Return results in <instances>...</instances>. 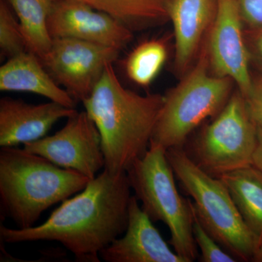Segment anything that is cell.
Instances as JSON below:
<instances>
[{
    "mask_svg": "<svg viewBox=\"0 0 262 262\" xmlns=\"http://www.w3.org/2000/svg\"><path fill=\"white\" fill-rule=\"evenodd\" d=\"M130 190L126 172L103 170L79 194L62 202L42 225L22 229L0 226L2 241H55L77 261L99 262L101 251L126 231Z\"/></svg>",
    "mask_w": 262,
    "mask_h": 262,
    "instance_id": "cell-1",
    "label": "cell"
},
{
    "mask_svg": "<svg viewBox=\"0 0 262 262\" xmlns=\"http://www.w3.org/2000/svg\"><path fill=\"white\" fill-rule=\"evenodd\" d=\"M165 96H142L124 88L113 63L106 67L92 94L82 103L101 138L105 168L126 172L149 149Z\"/></svg>",
    "mask_w": 262,
    "mask_h": 262,
    "instance_id": "cell-2",
    "label": "cell"
},
{
    "mask_svg": "<svg viewBox=\"0 0 262 262\" xmlns=\"http://www.w3.org/2000/svg\"><path fill=\"white\" fill-rule=\"evenodd\" d=\"M91 179L16 146L0 149V213L18 229L35 226L50 207L83 190Z\"/></svg>",
    "mask_w": 262,
    "mask_h": 262,
    "instance_id": "cell-3",
    "label": "cell"
},
{
    "mask_svg": "<svg viewBox=\"0 0 262 262\" xmlns=\"http://www.w3.org/2000/svg\"><path fill=\"white\" fill-rule=\"evenodd\" d=\"M166 158L207 232L236 259L252 261L259 237L246 225L225 183L202 170L184 147L169 148Z\"/></svg>",
    "mask_w": 262,
    "mask_h": 262,
    "instance_id": "cell-4",
    "label": "cell"
},
{
    "mask_svg": "<svg viewBox=\"0 0 262 262\" xmlns=\"http://www.w3.org/2000/svg\"><path fill=\"white\" fill-rule=\"evenodd\" d=\"M233 80L213 75L210 67L208 37L194 64L165 96L151 144L165 150L184 147L189 135L208 117H215L233 93Z\"/></svg>",
    "mask_w": 262,
    "mask_h": 262,
    "instance_id": "cell-5",
    "label": "cell"
},
{
    "mask_svg": "<svg viewBox=\"0 0 262 262\" xmlns=\"http://www.w3.org/2000/svg\"><path fill=\"white\" fill-rule=\"evenodd\" d=\"M134 196L153 222H162L170 233L169 244L186 262L198 256L193 237L192 202L179 193L175 175L166 158V150L150 143L146 154L126 171Z\"/></svg>",
    "mask_w": 262,
    "mask_h": 262,
    "instance_id": "cell-6",
    "label": "cell"
},
{
    "mask_svg": "<svg viewBox=\"0 0 262 262\" xmlns=\"http://www.w3.org/2000/svg\"><path fill=\"white\" fill-rule=\"evenodd\" d=\"M257 141V126L237 90L213 121L200 133L189 151H185L202 170L219 178L252 165Z\"/></svg>",
    "mask_w": 262,
    "mask_h": 262,
    "instance_id": "cell-7",
    "label": "cell"
},
{
    "mask_svg": "<svg viewBox=\"0 0 262 262\" xmlns=\"http://www.w3.org/2000/svg\"><path fill=\"white\" fill-rule=\"evenodd\" d=\"M120 52L75 38H53L42 63L57 83L77 102H83L92 94L106 67L117 61Z\"/></svg>",
    "mask_w": 262,
    "mask_h": 262,
    "instance_id": "cell-8",
    "label": "cell"
},
{
    "mask_svg": "<svg viewBox=\"0 0 262 262\" xmlns=\"http://www.w3.org/2000/svg\"><path fill=\"white\" fill-rule=\"evenodd\" d=\"M23 148L91 180L105 168L101 135L85 111L68 117L64 126L53 135L27 143Z\"/></svg>",
    "mask_w": 262,
    "mask_h": 262,
    "instance_id": "cell-9",
    "label": "cell"
},
{
    "mask_svg": "<svg viewBox=\"0 0 262 262\" xmlns=\"http://www.w3.org/2000/svg\"><path fill=\"white\" fill-rule=\"evenodd\" d=\"M244 27L237 0H217L216 15L208 35L211 72L232 79L245 98L251 91L253 77Z\"/></svg>",
    "mask_w": 262,
    "mask_h": 262,
    "instance_id": "cell-10",
    "label": "cell"
},
{
    "mask_svg": "<svg viewBox=\"0 0 262 262\" xmlns=\"http://www.w3.org/2000/svg\"><path fill=\"white\" fill-rule=\"evenodd\" d=\"M53 38H75L121 51L134 32L107 13L77 0H58L48 19Z\"/></svg>",
    "mask_w": 262,
    "mask_h": 262,
    "instance_id": "cell-11",
    "label": "cell"
},
{
    "mask_svg": "<svg viewBox=\"0 0 262 262\" xmlns=\"http://www.w3.org/2000/svg\"><path fill=\"white\" fill-rule=\"evenodd\" d=\"M100 258L106 262H186L170 249L134 195L126 231L101 251Z\"/></svg>",
    "mask_w": 262,
    "mask_h": 262,
    "instance_id": "cell-12",
    "label": "cell"
},
{
    "mask_svg": "<svg viewBox=\"0 0 262 262\" xmlns=\"http://www.w3.org/2000/svg\"><path fill=\"white\" fill-rule=\"evenodd\" d=\"M77 113L61 103L50 101L32 104L20 99L0 100V146H16L42 139L58 120Z\"/></svg>",
    "mask_w": 262,
    "mask_h": 262,
    "instance_id": "cell-13",
    "label": "cell"
},
{
    "mask_svg": "<svg viewBox=\"0 0 262 262\" xmlns=\"http://www.w3.org/2000/svg\"><path fill=\"white\" fill-rule=\"evenodd\" d=\"M217 0H170L175 37L174 71L183 77L195 62L214 22Z\"/></svg>",
    "mask_w": 262,
    "mask_h": 262,
    "instance_id": "cell-14",
    "label": "cell"
},
{
    "mask_svg": "<svg viewBox=\"0 0 262 262\" xmlns=\"http://www.w3.org/2000/svg\"><path fill=\"white\" fill-rule=\"evenodd\" d=\"M1 91L32 93L75 108L77 101L66 90L61 89L34 53L24 52L8 58L0 67Z\"/></svg>",
    "mask_w": 262,
    "mask_h": 262,
    "instance_id": "cell-15",
    "label": "cell"
},
{
    "mask_svg": "<svg viewBox=\"0 0 262 262\" xmlns=\"http://www.w3.org/2000/svg\"><path fill=\"white\" fill-rule=\"evenodd\" d=\"M107 13L130 29L140 32L170 20V0H77Z\"/></svg>",
    "mask_w": 262,
    "mask_h": 262,
    "instance_id": "cell-16",
    "label": "cell"
},
{
    "mask_svg": "<svg viewBox=\"0 0 262 262\" xmlns=\"http://www.w3.org/2000/svg\"><path fill=\"white\" fill-rule=\"evenodd\" d=\"M225 183L246 225L262 236V173L253 165L223 174Z\"/></svg>",
    "mask_w": 262,
    "mask_h": 262,
    "instance_id": "cell-17",
    "label": "cell"
},
{
    "mask_svg": "<svg viewBox=\"0 0 262 262\" xmlns=\"http://www.w3.org/2000/svg\"><path fill=\"white\" fill-rule=\"evenodd\" d=\"M58 0H8L21 27L27 49L42 61L53 42L48 19Z\"/></svg>",
    "mask_w": 262,
    "mask_h": 262,
    "instance_id": "cell-18",
    "label": "cell"
},
{
    "mask_svg": "<svg viewBox=\"0 0 262 262\" xmlns=\"http://www.w3.org/2000/svg\"><path fill=\"white\" fill-rule=\"evenodd\" d=\"M168 57L166 43L161 39H152L136 46L125 61V71L132 82L148 87L156 78Z\"/></svg>",
    "mask_w": 262,
    "mask_h": 262,
    "instance_id": "cell-19",
    "label": "cell"
},
{
    "mask_svg": "<svg viewBox=\"0 0 262 262\" xmlns=\"http://www.w3.org/2000/svg\"><path fill=\"white\" fill-rule=\"evenodd\" d=\"M0 50L8 59L29 51L18 19L5 0L0 2Z\"/></svg>",
    "mask_w": 262,
    "mask_h": 262,
    "instance_id": "cell-20",
    "label": "cell"
},
{
    "mask_svg": "<svg viewBox=\"0 0 262 262\" xmlns=\"http://www.w3.org/2000/svg\"><path fill=\"white\" fill-rule=\"evenodd\" d=\"M193 206V204H192ZM194 211L193 220V237L196 247L201 250V261L203 262H235L237 260L227 251H224L216 241L207 232Z\"/></svg>",
    "mask_w": 262,
    "mask_h": 262,
    "instance_id": "cell-21",
    "label": "cell"
},
{
    "mask_svg": "<svg viewBox=\"0 0 262 262\" xmlns=\"http://www.w3.org/2000/svg\"><path fill=\"white\" fill-rule=\"evenodd\" d=\"M245 100L250 116L256 126L262 129V75L253 77L251 91Z\"/></svg>",
    "mask_w": 262,
    "mask_h": 262,
    "instance_id": "cell-22",
    "label": "cell"
},
{
    "mask_svg": "<svg viewBox=\"0 0 262 262\" xmlns=\"http://www.w3.org/2000/svg\"><path fill=\"white\" fill-rule=\"evenodd\" d=\"M246 28L262 27V0H237Z\"/></svg>",
    "mask_w": 262,
    "mask_h": 262,
    "instance_id": "cell-23",
    "label": "cell"
},
{
    "mask_svg": "<svg viewBox=\"0 0 262 262\" xmlns=\"http://www.w3.org/2000/svg\"><path fill=\"white\" fill-rule=\"evenodd\" d=\"M244 34L250 58L255 60L262 68V27L246 28Z\"/></svg>",
    "mask_w": 262,
    "mask_h": 262,
    "instance_id": "cell-24",
    "label": "cell"
},
{
    "mask_svg": "<svg viewBox=\"0 0 262 262\" xmlns=\"http://www.w3.org/2000/svg\"><path fill=\"white\" fill-rule=\"evenodd\" d=\"M258 128V141L253 155L252 165L262 173V129Z\"/></svg>",
    "mask_w": 262,
    "mask_h": 262,
    "instance_id": "cell-25",
    "label": "cell"
},
{
    "mask_svg": "<svg viewBox=\"0 0 262 262\" xmlns=\"http://www.w3.org/2000/svg\"><path fill=\"white\" fill-rule=\"evenodd\" d=\"M253 261L262 262V236L260 237L256 252L253 255Z\"/></svg>",
    "mask_w": 262,
    "mask_h": 262,
    "instance_id": "cell-26",
    "label": "cell"
}]
</instances>
